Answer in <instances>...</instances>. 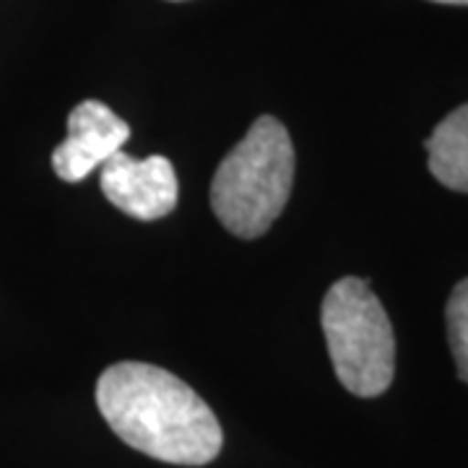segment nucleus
<instances>
[{
  "label": "nucleus",
  "instance_id": "nucleus-4",
  "mask_svg": "<svg viewBox=\"0 0 468 468\" xmlns=\"http://www.w3.org/2000/svg\"><path fill=\"white\" fill-rule=\"evenodd\" d=\"M100 185L107 201L138 221L165 218L177 206V175L167 156L159 154L135 159L117 151L101 165Z\"/></svg>",
  "mask_w": 468,
  "mask_h": 468
},
{
  "label": "nucleus",
  "instance_id": "nucleus-3",
  "mask_svg": "<svg viewBox=\"0 0 468 468\" xmlns=\"http://www.w3.org/2000/svg\"><path fill=\"white\" fill-rule=\"evenodd\" d=\"M320 323L341 385L359 399L385 393L396 372V335L369 282H335L323 300Z\"/></svg>",
  "mask_w": 468,
  "mask_h": 468
},
{
  "label": "nucleus",
  "instance_id": "nucleus-7",
  "mask_svg": "<svg viewBox=\"0 0 468 468\" xmlns=\"http://www.w3.org/2000/svg\"><path fill=\"white\" fill-rule=\"evenodd\" d=\"M445 320H448V341L458 365V375L463 383H468V279L452 289Z\"/></svg>",
  "mask_w": 468,
  "mask_h": 468
},
{
  "label": "nucleus",
  "instance_id": "nucleus-6",
  "mask_svg": "<svg viewBox=\"0 0 468 468\" xmlns=\"http://www.w3.org/2000/svg\"><path fill=\"white\" fill-rule=\"evenodd\" d=\"M430 172L458 193H468V104L452 110L427 138Z\"/></svg>",
  "mask_w": 468,
  "mask_h": 468
},
{
  "label": "nucleus",
  "instance_id": "nucleus-1",
  "mask_svg": "<svg viewBox=\"0 0 468 468\" xmlns=\"http://www.w3.org/2000/svg\"><path fill=\"white\" fill-rule=\"evenodd\" d=\"M97 406L125 445L175 466H206L224 445L211 406L167 369L120 362L97 380Z\"/></svg>",
  "mask_w": 468,
  "mask_h": 468
},
{
  "label": "nucleus",
  "instance_id": "nucleus-8",
  "mask_svg": "<svg viewBox=\"0 0 468 468\" xmlns=\"http://www.w3.org/2000/svg\"><path fill=\"white\" fill-rule=\"evenodd\" d=\"M432 3H448V5H468V0H432Z\"/></svg>",
  "mask_w": 468,
  "mask_h": 468
},
{
  "label": "nucleus",
  "instance_id": "nucleus-2",
  "mask_svg": "<svg viewBox=\"0 0 468 468\" xmlns=\"http://www.w3.org/2000/svg\"><path fill=\"white\" fill-rule=\"evenodd\" d=\"M294 185V146L276 117L263 115L218 165L211 208L227 232L255 239L282 217Z\"/></svg>",
  "mask_w": 468,
  "mask_h": 468
},
{
  "label": "nucleus",
  "instance_id": "nucleus-5",
  "mask_svg": "<svg viewBox=\"0 0 468 468\" xmlns=\"http://www.w3.org/2000/svg\"><path fill=\"white\" fill-rule=\"evenodd\" d=\"M131 125L107 104L86 100L68 115V138L52 151V169L66 183H81L112 154L122 151Z\"/></svg>",
  "mask_w": 468,
  "mask_h": 468
}]
</instances>
